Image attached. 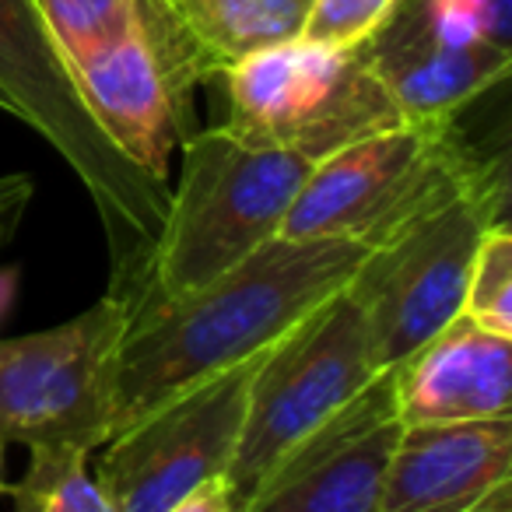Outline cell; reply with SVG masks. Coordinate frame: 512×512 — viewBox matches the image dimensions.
I'll return each instance as SVG.
<instances>
[{"mask_svg": "<svg viewBox=\"0 0 512 512\" xmlns=\"http://www.w3.org/2000/svg\"><path fill=\"white\" fill-rule=\"evenodd\" d=\"M362 256L355 242L278 235L200 292L134 313L113 365V435L200 379L267 351L348 288Z\"/></svg>", "mask_w": 512, "mask_h": 512, "instance_id": "obj_1", "label": "cell"}, {"mask_svg": "<svg viewBox=\"0 0 512 512\" xmlns=\"http://www.w3.org/2000/svg\"><path fill=\"white\" fill-rule=\"evenodd\" d=\"M313 162L225 123L179 144V179L144 264L130 316L200 292L278 239Z\"/></svg>", "mask_w": 512, "mask_h": 512, "instance_id": "obj_2", "label": "cell"}, {"mask_svg": "<svg viewBox=\"0 0 512 512\" xmlns=\"http://www.w3.org/2000/svg\"><path fill=\"white\" fill-rule=\"evenodd\" d=\"M0 99L53 144L88 190L113 260L109 292L130 306L162 232L169 183L137 169L99 130L39 0H0Z\"/></svg>", "mask_w": 512, "mask_h": 512, "instance_id": "obj_3", "label": "cell"}, {"mask_svg": "<svg viewBox=\"0 0 512 512\" xmlns=\"http://www.w3.org/2000/svg\"><path fill=\"white\" fill-rule=\"evenodd\" d=\"M495 162L460 134L456 120L397 123L313 162L281 235L372 249L446 204Z\"/></svg>", "mask_w": 512, "mask_h": 512, "instance_id": "obj_4", "label": "cell"}, {"mask_svg": "<svg viewBox=\"0 0 512 512\" xmlns=\"http://www.w3.org/2000/svg\"><path fill=\"white\" fill-rule=\"evenodd\" d=\"M379 376L383 369L372 358L365 316L348 288L278 337L256 362L239 446L225 474L235 512H242L253 491L309 435L337 418Z\"/></svg>", "mask_w": 512, "mask_h": 512, "instance_id": "obj_5", "label": "cell"}, {"mask_svg": "<svg viewBox=\"0 0 512 512\" xmlns=\"http://www.w3.org/2000/svg\"><path fill=\"white\" fill-rule=\"evenodd\" d=\"M498 221H505L502 158L404 232L365 249L348 292L379 369L390 372L463 313L474 249Z\"/></svg>", "mask_w": 512, "mask_h": 512, "instance_id": "obj_6", "label": "cell"}, {"mask_svg": "<svg viewBox=\"0 0 512 512\" xmlns=\"http://www.w3.org/2000/svg\"><path fill=\"white\" fill-rule=\"evenodd\" d=\"M221 92V123L278 144L306 162L404 123L365 50L309 39L267 46L211 81Z\"/></svg>", "mask_w": 512, "mask_h": 512, "instance_id": "obj_7", "label": "cell"}, {"mask_svg": "<svg viewBox=\"0 0 512 512\" xmlns=\"http://www.w3.org/2000/svg\"><path fill=\"white\" fill-rule=\"evenodd\" d=\"M130 323L127 299L106 292L50 330L0 337V439L36 449L106 446L113 435V365Z\"/></svg>", "mask_w": 512, "mask_h": 512, "instance_id": "obj_8", "label": "cell"}, {"mask_svg": "<svg viewBox=\"0 0 512 512\" xmlns=\"http://www.w3.org/2000/svg\"><path fill=\"white\" fill-rule=\"evenodd\" d=\"M260 355L200 379L106 442L95 481L116 512H169L204 484L225 481Z\"/></svg>", "mask_w": 512, "mask_h": 512, "instance_id": "obj_9", "label": "cell"}, {"mask_svg": "<svg viewBox=\"0 0 512 512\" xmlns=\"http://www.w3.org/2000/svg\"><path fill=\"white\" fill-rule=\"evenodd\" d=\"M393 369L313 432L242 512H379L383 474L400 435Z\"/></svg>", "mask_w": 512, "mask_h": 512, "instance_id": "obj_10", "label": "cell"}, {"mask_svg": "<svg viewBox=\"0 0 512 512\" xmlns=\"http://www.w3.org/2000/svg\"><path fill=\"white\" fill-rule=\"evenodd\" d=\"M71 74L113 148L151 179L169 183L172 151L190 137L193 102L176 92L137 22L106 50L71 64Z\"/></svg>", "mask_w": 512, "mask_h": 512, "instance_id": "obj_11", "label": "cell"}, {"mask_svg": "<svg viewBox=\"0 0 512 512\" xmlns=\"http://www.w3.org/2000/svg\"><path fill=\"white\" fill-rule=\"evenodd\" d=\"M509 474L512 418L404 425L386 463L379 512H481Z\"/></svg>", "mask_w": 512, "mask_h": 512, "instance_id": "obj_12", "label": "cell"}, {"mask_svg": "<svg viewBox=\"0 0 512 512\" xmlns=\"http://www.w3.org/2000/svg\"><path fill=\"white\" fill-rule=\"evenodd\" d=\"M400 425L509 418L512 337L456 316L411 358L393 365Z\"/></svg>", "mask_w": 512, "mask_h": 512, "instance_id": "obj_13", "label": "cell"}, {"mask_svg": "<svg viewBox=\"0 0 512 512\" xmlns=\"http://www.w3.org/2000/svg\"><path fill=\"white\" fill-rule=\"evenodd\" d=\"M362 50L404 123L456 120L460 109L502 85L512 71V50L505 46H439L400 25H383Z\"/></svg>", "mask_w": 512, "mask_h": 512, "instance_id": "obj_14", "label": "cell"}, {"mask_svg": "<svg viewBox=\"0 0 512 512\" xmlns=\"http://www.w3.org/2000/svg\"><path fill=\"white\" fill-rule=\"evenodd\" d=\"M211 85L249 53L302 39L313 0H169Z\"/></svg>", "mask_w": 512, "mask_h": 512, "instance_id": "obj_15", "label": "cell"}, {"mask_svg": "<svg viewBox=\"0 0 512 512\" xmlns=\"http://www.w3.org/2000/svg\"><path fill=\"white\" fill-rule=\"evenodd\" d=\"M15 512H116L102 484L88 470V453L36 449L22 481L8 484Z\"/></svg>", "mask_w": 512, "mask_h": 512, "instance_id": "obj_16", "label": "cell"}, {"mask_svg": "<svg viewBox=\"0 0 512 512\" xmlns=\"http://www.w3.org/2000/svg\"><path fill=\"white\" fill-rule=\"evenodd\" d=\"M67 67L106 50L137 22V0H39Z\"/></svg>", "mask_w": 512, "mask_h": 512, "instance_id": "obj_17", "label": "cell"}, {"mask_svg": "<svg viewBox=\"0 0 512 512\" xmlns=\"http://www.w3.org/2000/svg\"><path fill=\"white\" fill-rule=\"evenodd\" d=\"M463 316L498 337H512V232L505 221L481 235L470 264Z\"/></svg>", "mask_w": 512, "mask_h": 512, "instance_id": "obj_18", "label": "cell"}, {"mask_svg": "<svg viewBox=\"0 0 512 512\" xmlns=\"http://www.w3.org/2000/svg\"><path fill=\"white\" fill-rule=\"evenodd\" d=\"M400 8V0H313L302 39L337 50H362Z\"/></svg>", "mask_w": 512, "mask_h": 512, "instance_id": "obj_19", "label": "cell"}, {"mask_svg": "<svg viewBox=\"0 0 512 512\" xmlns=\"http://www.w3.org/2000/svg\"><path fill=\"white\" fill-rule=\"evenodd\" d=\"M169 512H235V502L228 495L225 481H211L193 495H186L183 502H176Z\"/></svg>", "mask_w": 512, "mask_h": 512, "instance_id": "obj_20", "label": "cell"}, {"mask_svg": "<svg viewBox=\"0 0 512 512\" xmlns=\"http://www.w3.org/2000/svg\"><path fill=\"white\" fill-rule=\"evenodd\" d=\"M32 179L29 176H0V211H25L32 200Z\"/></svg>", "mask_w": 512, "mask_h": 512, "instance_id": "obj_21", "label": "cell"}, {"mask_svg": "<svg viewBox=\"0 0 512 512\" xmlns=\"http://www.w3.org/2000/svg\"><path fill=\"white\" fill-rule=\"evenodd\" d=\"M15 292H18V271H0V320L8 316Z\"/></svg>", "mask_w": 512, "mask_h": 512, "instance_id": "obj_22", "label": "cell"}, {"mask_svg": "<svg viewBox=\"0 0 512 512\" xmlns=\"http://www.w3.org/2000/svg\"><path fill=\"white\" fill-rule=\"evenodd\" d=\"M22 214L25 211H0V246L15 235V228H18V221H22Z\"/></svg>", "mask_w": 512, "mask_h": 512, "instance_id": "obj_23", "label": "cell"}, {"mask_svg": "<svg viewBox=\"0 0 512 512\" xmlns=\"http://www.w3.org/2000/svg\"><path fill=\"white\" fill-rule=\"evenodd\" d=\"M0 495H8V477H4V439H0Z\"/></svg>", "mask_w": 512, "mask_h": 512, "instance_id": "obj_24", "label": "cell"}, {"mask_svg": "<svg viewBox=\"0 0 512 512\" xmlns=\"http://www.w3.org/2000/svg\"><path fill=\"white\" fill-rule=\"evenodd\" d=\"M0 109H4V113H8V102H4V99H0Z\"/></svg>", "mask_w": 512, "mask_h": 512, "instance_id": "obj_25", "label": "cell"}]
</instances>
